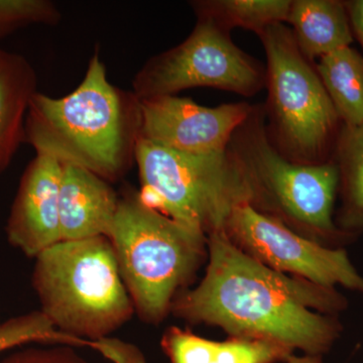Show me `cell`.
Returning a JSON list of instances; mask_svg holds the SVG:
<instances>
[{"label":"cell","mask_w":363,"mask_h":363,"mask_svg":"<svg viewBox=\"0 0 363 363\" xmlns=\"http://www.w3.org/2000/svg\"><path fill=\"white\" fill-rule=\"evenodd\" d=\"M204 278L172 304L176 317L218 326L230 337L271 341L322 357L342 331L339 313L348 302L325 288L260 264L236 247L223 231L207 238Z\"/></svg>","instance_id":"6da1fadb"},{"label":"cell","mask_w":363,"mask_h":363,"mask_svg":"<svg viewBox=\"0 0 363 363\" xmlns=\"http://www.w3.org/2000/svg\"><path fill=\"white\" fill-rule=\"evenodd\" d=\"M140 138V101L109 82L97 51L75 90L61 98L37 92L26 114L25 142L37 155L109 183L130 171Z\"/></svg>","instance_id":"7a4b0ae2"},{"label":"cell","mask_w":363,"mask_h":363,"mask_svg":"<svg viewBox=\"0 0 363 363\" xmlns=\"http://www.w3.org/2000/svg\"><path fill=\"white\" fill-rule=\"evenodd\" d=\"M266 121L264 107L253 105L227 147L247 179L250 204L324 247L344 248L357 240L335 223L339 174L334 160L305 164L286 159L269 140Z\"/></svg>","instance_id":"3957f363"},{"label":"cell","mask_w":363,"mask_h":363,"mask_svg":"<svg viewBox=\"0 0 363 363\" xmlns=\"http://www.w3.org/2000/svg\"><path fill=\"white\" fill-rule=\"evenodd\" d=\"M40 311L58 330L98 341L135 313L106 236L62 240L35 257L32 277Z\"/></svg>","instance_id":"277c9868"},{"label":"cell","mask_w":363,"mask_h":363,"mask_svg":"<svg viewBox=\"0 0 363 363\" xmlns=\"http://www.w3.org/2000/svg\"><path fill=\"white\" fill-rule=\"evenodd\" d=\"M135 311L159 324L207 255V238L150 207L140 193L119 198L108 235Z\"/></svg>","instance_id":"5b68a950"},{"label":"cell","mask_w":363,"mask_h":363,"mask_svg":"<svg viewBox=\"0 0 363 363\" xmlns=\"http://www.w3.org/2000/svg\"><path fill=\"white\" fill-rule=\"evenodd\" d=\"M257 35L267 57L264 111L272 145L298 164L331 161L342 123L315 65L284 23L269 26Z\"/></svg>","instance_id":"8992f818"},{"label":"cell","mask_w":363,"mask_h":363,"mask_svg":"<svg viewBox=\"0 0 363 363\" xmlns=\"http://www.w3.org/2000/svg\"><path fill=\"white\" fill-rule=\"evenodd\" d=\"M135 162L143 201L206 238L223 231L233 210L250 203L247 179L227 150L184 154L140 138Z\"/></svg>","instance_id":"52a82bcc"},{"label":"cell","mask_w":363,"mask_h":363,"mask_svg":"<svg viewBox=\"0 0 363 363\" xmlns=\"http://www.w3.org/2000/svg\"><path fill=\"white\" fill-rule=\"evenodd\" d=\"M266 69L240 50L230 32L209 18H197L187 39L152 57L133 79L138 100L209 87L245 97L266 86Z\"/></svg>","instance_id":"ba28073f"},{"label":"cell","mask_w":363,"mask_h":363,"mask_svg":"<svg viewBox=\"0 0 363 363\" xmlns=\"http://www.w3.org/2000/svg\"><path fill=\"white\" fill-rule=\"evenodd\" d=\"M223 233L236 247L274 271L363 295V276L344 248L327 247L308 240L250 203L233 210Z\"/></svg>","instance_id":"9c48e42d"},{"label":"cell","mask_w":363,"mask_h":363,"mask_svg":"<svg viewBox=\"0 0 363 363\" xmlns=\"http://www.w3.org/2000/svg\"><path fill=\"white\" fill-rule=\"evenodd\" d=\"M140 101V138L191 155L225 152L233 133L253 106L238 102L206 107L177 95Z\"/></svg>","instance_id":"30bf717a"},{"label":"cell","mask_w":363,"mask_h":363,"mask_svg":"<svg viewBox=\"0 0 363 363\" xmlns=\"http://www.w3.org/2000/svg\"><path fill=\"white\" fill-rule=\"evenodd\" d=\"M63 164L37 155L21 177L6 227L7 240L26 257L62 241L59 194Z\"/></svg>","instance_id":"8fae6325"},{"label":"cell","mask_w":363,"mask_h":363,"mask_svg":"<svg viewBox=\"0 0 363 363\" xmlns=\"http://www.w3.org/2000/svg\"><path fill=\"white\" fill-rule=\"evenodd\" d=\"M118 203L109 182L87 169L63 164L59 194L62 240L108 238Z\"/></svg>","instance_id":"7c38bea8"},{"label":"cell","mask_w":363,"mask_h":363,"mask_svg":"<svg viewBox=\"0 0 363 363\" xmlns=\"http://www.w3.org/2000/svg\"><path fill=\"white\" fill-rule=\"evenodd\" d=\"M161 346L169 363H277L293 354L271 341L240 337L213 341L174 326L164 332Z\"/></svg>","instance_id":"4fadbf2b"},{"label":"cell","mask_w":363,"mask_h":363,"mask_svg":"<svg viewBox=\"0 0 363 363\" xmlns=\"http://www.w3.org/2000/svg\"><path fill=\"white\" fill-rule=\"evenodd\" d=\"M37 83L35 69L25 57L0 48V174L25 142L26 114Z\"/></svg>","instance_id":"5bb4252c"},{"label":"cell","mask_w":363,"mask_h":363,"mask_svg":"<svg viewBox=\"0 0 363 363\" xmlns=\"http://www.w3.org/2000/svg\"><path fill=\"white\" fill-rule=\"evenodd\" d=\"M286 23L292 26L298 49L311 62L353 42L347 11L340 0H292Z\"/></svg>","instance_id":"9a60e30c"},{"label":"cell","mask_w":363,"mask_h":363,"mask_svg":"<svg viewBox=\"0 0 363 363\" xmlns=\"http://www.w3.org/2000/svg\"><path fill=\"white\" fill-rule=\"evenodd\" d=\"M333 160L338 169L340 198L335 223L357 238L363 233V123L354 128L342 124Z\"/></svg>","instance_id":"2e32d148"},{"label":"cell","mask_w":363,"mask_h":363,"mask_svg":"<svg viewBox=\"0 0 363 363\" xmlns=\"http://www.w3.org/2000/svg\"><path fill=\"white\" fill-rule=\"evenodd\" d=\"M316 71L343 125L363 123V57L351 47L325 55Z\"/></svg>","instance_id":"e0dca14e"},{"label":"cell","mask_w":363,"mask_h":363,"mask_svg":"<svg viewBox=\"0 0 363 363\" xmlns=\"http://www.w3.org/2000/svg\"><path fill=\"white\" fill-rule=\"evenodd\" d=\"M292 0H195L190 6L197 18H209L230 32L242 28L259 33L288 18Z\"/></svg>","instance_id":"ac0fdd59"},{"label":"cell","mask_w":363,"mask_h":363,"mask_svg":"<svg viewBox=\"0 0 363 363\" xmlns=\"http://www.w3.org/2000/svg\"><path fill=\"white\" fill-rule=\"evenodd\" d=\"M32 342L92 347L89 340L58 330L42 311L26 313L0 324V353Z\"/></svg>","instance_id":"d6986e66"},{"label":"cell","mask_w":363,"mask_h":363,"mask_svg":"<svg viewBox=\"0 0 363 363\" xmlns=\"http://www.w3.org/2000/svg\"><path fill=\"white\" fill-rule=\"evenodd\" d=\"M61 18L58 7L50 0H0V39L35 23L56 26Z\"/></svg>","instance_id":"ffe728a7"},{"label":"cell","mask_w":363,"mask_h":363,"mask_svg":"<svg viewBox=\"0 0 363 363\" xmlns=\"http://www.w3.org/2000/svg\"><path fill=\"white\" fill-rule=\"evenodd\" d=\"M0 363H87L71 346L32 347L11 353Z\"/></svg>","instance_id":"44dd1931"},{"label":"cell","mask_w":363,"mask_h":363,"mask_svg":"<svg viewBox=\"0 0 363 363\" xmlns=\"http://www.w3.org/2000/svg\"><path fill=\"white\" fill-rule=\"evenodd\" d=\"M344 4L350 18L353 37L357 38L363 51V0H348L344 1Z\"/></svg>","instance_id":"7402d4cb"},{"label":"cell","mask_w":363,"mask_h":363,"mask_svg":"<svg viewBox=\"0 0 363 363\" xmlns=\"http://www.w3.org/2000/svg\"><path fill=\"white\" fill-rule=\"evenodd\" d=\"M286 363H322V357H316V355H307L305 357H295L291 354L286 358Z\"/></svg>","instance_id":"603a6c76"}]
</instances>
